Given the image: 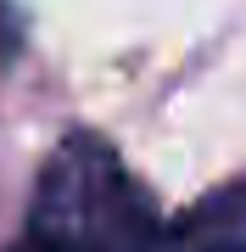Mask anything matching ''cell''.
<instances>
[{
    "instance_id": "1",
    "label": "cell",
    "mask_w": 246,
    "mask_h": 252,
    "mask_svg": "<svg viewBox=\"0 0 246 252\" xmlns=\"http://www.w3.org/2000/svg\"><path fill=\"white\" fill-rule=\"evenodd\" d=\"M11 252H246V180L163 213L112 140L79 129L45 157Z\"/></svg>"
}]
</instances>
